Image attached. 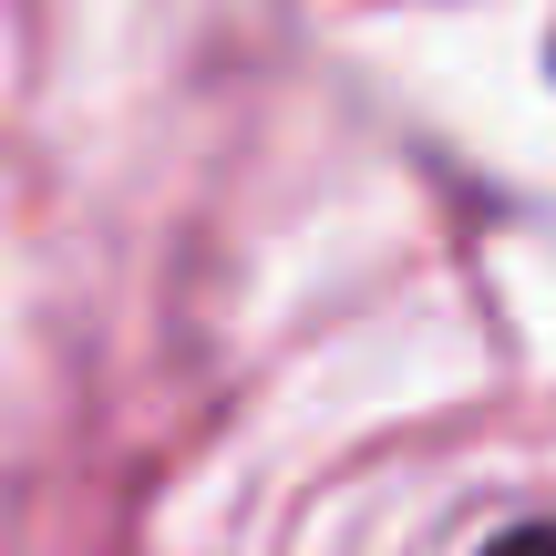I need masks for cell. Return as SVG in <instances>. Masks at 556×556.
<instances>
[{"label":"cell","instance_id":"1","mask_svg":"<svg viewBox=\"0 0 556 556\" xmlns=\"http://www.w3.org/2000/svg\"><path fill=\"white\" fill-rule=\"evenodd\" d=\"M495 556H556V526H526V536H505Z\"/></svg>","mask_w":556,"mask_h":556}]
</instances>
